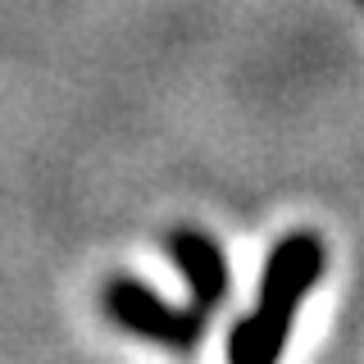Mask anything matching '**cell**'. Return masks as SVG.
Masks as SVG:
<instances>
[{
  "instance_id": "6da1fadb",
  "label": "cell",
  "mask_w": 364,
  "mask_h": 364,
  "mask_svg": "<svg viewBox=\"0 0 364 364\" xmlns=\"http://www.w3.org/2000/svg\"><path fill=\"white\" fill-rule=\"evenodd\" d=\"M323 242L314 232H291L273 246L264 278H259V301L228 337V364H278L282 346L291 337L296 310L305 305L310 287L323 273Z\"/></svg>"
},
{
  "instance_id": "7a4b0ae2",
  "label": "cell",
  "mask_w": 364,
  "mask_h": 364,
  "mask_svg": "<svg viewBox=\"0 0 364 364\" xmlns=\"http://www.w3.org/2000/svg\"><path fill=\"white\" fill-rule=\"evenodd\" d=\"M100 310L105 318L123 328L132 337H146L155 346L168 350H196V341L205 337V314L200 305H168L159 301L151 287H141L136 278H109L100 287Z\"/></svg>"
},
{
  "instance_id": "3957f363",
  "label": "cell",
  "mask_w": 364,
  "mask_h": 364,
  "mask_svg": "<svg viewBox=\"0 0 364 364\" xmlns=\"http://www.w3.org/2000/svg\"><path fill=\"white\" fill-rule=\"evenodd\" d=\"M168 250H173V264L182 269L191 287V301L200 305L205 314H214L228 296V264H223V250L210 242L205 232H173L168 237Z\"/></svg>"
}]
</instances>
